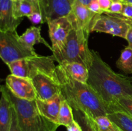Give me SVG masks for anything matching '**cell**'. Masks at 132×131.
<instances>
[{
	"instance_id": "obj_26",
	"label": "cell",
	"mask_w": 132,
	"mask_h": 131,
	"mask_svg": "<svg viewBox=\"0 0 132 131\" xmlns=\"http://www.w3.org/2000/svg\"><path fill=\"white\" fill-rule=\"evenodd\" d=\"M12 123L9 131H23L19 125L16 112L12 104Z\"/></svg>"
},
{
	"instance_id": "obj_21",
	"label": "cell",
	"mask_w": 132,
	"mask_h": 131,
	"mask_svg": "<svg viewBox=\"0 0 132 131\" xmlns=\"http://www.w3.org/2000/svg\"><path fill=\"white\" fill-rule=\"evenodd\" d=\"M73 109L68 101L63 98L59 109L58 116V125L67 127L74 120Z\"/></svg>"
},
{
	"instance_id": "obj_9",
	"label": "cell",
	"mask_w": 132,
	"mask_h": 131,
	"mask_svg": "<svg viewBox=\"0 0 132 131\" xmlns=\"http://www.w3.org/2000/svg\"><path fill=\"white\" fill-rule=\"evenodd\" d=\"M37 99L46 100L61 92V89L55 76L39 73L32 79Z\"/></svg>"
},
{
	"instance_id": "obj_34",
	"label": "cell",
	"mask_w": 132,
	"mask_h": 131,
	"mask_svg": "<svg viewBox=\"0 0 132 131\" xmlns=\"http://www.w3.org/2000/svg\"><path fill=\"white\" fill-rule=\"evenodd\" d=\"M111 131H122V130H121L120 128H119L118 127H117V126L116 125H114V127H113V129L112 130H111Z\"/></svg>"
},
{
	"instance_id": "obj_33",
	"label": "cell",
	"mask_w": 132,
	"mask_h": 131,
	"mask_svg": "<svg viewBox=\"0 0 132 131\" xmlns=\"http://www.w3.org/2000/svg\"><path fill=\"white\" fill-rule=\"evenodd\" d=\"M77 1H78L79 2L81 3V4H82V5L88 6L93 0H77Z\"/></svg>"
},
{
	"instance_id": "obj_35",
	"label": "cell",
	"mask_w": 132,
	"mask_h": 131,
	"mask_svg": "<svg viewBox=\"0 0 132 131\" xmlns=\"http://www.w3.org/2000/svg\"><path fill=\"white\" fill-rule=\"evenodd\" d=\"M128 3L132 5V0H125V3Z\"/></svg>"
},
{
	"instance_id": "obj_22",
	"label": "cell",
	"mask_w": 132,
	"mask_h": 131,
	"mask_svg": "<svg viewBox=\"0 0 132 131\" xmlns=\"http://www.w3.org/2000/svg\"><path fill=\"white\" fill-rule=\"evenodd\" d=\"M117 67L127 74L132 73V48H125L117 61Z\"/></svg>"
},
{
	"instance_id": "obj_7",
	"label": "cell",
	"mask_w": 132,
	"mask_h": 131,
	"mask_svg": "<svg viewBox=\"0 0 132 131\" xmlns=\"http://www.w3.org/2000/svg\"><path fill=\"white\" fill-rule=\"evenodd\" d=\"M131 26L128 18L120 14L104 12L97 15L93 22L91 32H101L120 37L126 39Z\"/></svg>"
},
{
	"instance_id": "obj_32",
	"label": "cell",
	"mask_w": 132,
	"mask_h": 131,
	"mask_svg": "<svg viewBox=\"0 0 132 131\" xmlns=\"http://www.w3.org/2000/svg\"><path fill=\"white\" fill-rule=\"evenodd\" d=\"M129 20H130V23H131V26H130V30H129L128 32L126 40H127L128 43V46L132 48V19H129Z\"/></svg>"
},
{
	"instance_id": "obj_23",
	"label": "cell",
	"mask_w": 132,
	"mask_h": 131,
	"mask_svg": "<svg viewBox=\"0 0 132 131\" xmlns=\"http://www.w3.org/2000/svg\"><path fill=\"white\" fill-rule=\"evenodd\" d=\"M108 113L114 111H125L132 116V96L120 98L116 102L108 106Z\"/></svg>"
},
{
	"instance_id": "obj_6",
	"label": "cell",
	"mask_w": 132,
	"mask_h": 131,
	"mask_svg": "<svg viewBox=\"0 0 132 131\" xmlns=\"http://www.w3.org/2000/svg\"><path fill=\"white\" fill-rule=\"evenodd\" d=\"M37 55L34 48L30 47L21 40L16 30L0 32V57L6 65Z\"/></svg>"
},
{
	"instance_id": "obj_17",
	"label": "cell",
	"mask_w": 132,
	"mask_h": 131,
	"mask_svg": "<svg viewBox=\"0 0 132 131\" xmlns=\"http://www.w3.org/2000/svg\"><path fill=\"white\" fill-rule=\"evenodd\" d=\"M20 39L24 43L31 48H34L36 44L41 43L52 51V46H50L47 41L41 36V26H30L20 36Z\"/></svg>"
},
{
	"instance_id": "obj_15",
	"label": "cell",
	"mask_w": 132,
	"mask_h": 131,
	"mask_svg": "<svg viewBox=\"0 0 132 131\" xmlns=\"http://www.w3.org/2000/svg\"><path fill=\"white\" fill-rule=\"evenodd\" d=\"M0 100V131H9L12 123V104L6 92V86H1Z\"/></svg>"
},
{
	"instance_id": "obj_5",
	"label": "cell",
	"mask_w": 132,
	"mask_h": 131,
	"mask_svg": "<svg viewBox=\"0 0 132 131\" xmlns=\"http://www.w3.org/2000/svg\"><path fill=\"white\" fill-rule=\"evenodd\" d=\"M54 56H39L16 60L8 66L11 74L32 80L39 73L53 75L56 66Z\"/></svg>"
},
{
	"instance_id": "obj_30",
	"label": "cell",
	"mask_w": 132,
	"mask_h": 131,
	"mask_svg": "<svg viewBox=\"0 0 132 131\" xmlns=\"http://www.w3.org/2000/svg\"><path fill=\"white\" fill-rule=\"evenodd\" d=\"M67 131H82L81 126L76 119H74L69 125L67 126Z\"/></svg>"
},
{
	"instance_id": "obj_11",
	"label": "cell",
	"mask_w": 132,
	"mask_h": 131,
	"mask_svg": "<svg viewBox=\"0 0 132 131\" xmlns=\"http://www.w3.org/2000/svg\"><path fill=\"white\" fill-rule=\"evenodd\" d=\"M8 89L16 97L23 100L33 101L37 98L36 90L32 80L10 74L6 78Z\"/></svg>"
},
{
	"instance_id": "obj_2",
	"label": "cell",
	"mask_w": 132,
	"mask_h": 131,
	"mask_svg": "<svg viewBox=\"0 0 132 131\" xmlns=\"http://www.w3.org/2000/svg\"><path fill=\"white\" fill-rule=\"evenodd\" d=\"M55 76L62 95L72 108L82 110L93 119L108 114L105 103L88 83L73 79L61 64L56 66Z\"/></svg>"
},
{
	"instance_id": "obj_27",
	"label": "cell",
	"mask_w": 132,
	"mask_h": 131,
	"mask_svg": "<svg viewBox=\"0 0 132 131\" xmlns=\"http://www.w3.org/2000/svg\"><path fill=\"white\" fill-rule=\"evenodd\" d=\"M122 8H123V3L113 1L108 11L106 12L112 13V14H121Z\"/></svg>"
},
{
	"instance_id": "obj_25",
	"label": "cell",
	"mask_w": 132,
	"mask_h": 131,
	"mask_svg": "<svg viewBox=\"0 0 132 131\" xmlns=\"http://www.w3.org/2000/svg\"><path fill=\"white\" fill-rule=\"evenodd\" d=\"M27 17L33 24H42V23L46 22L41 12H34L31 15H28Z\"/></svg>"
},
{
	"instance_id": "obj_31",
	"label": "cell",
	"mask_w": 132,
	"mask_h": 131,
	"mask_svg": "<svg viewBox=\"0 0 132 131\" xmlns=\"http://www.w3.org/2000/svg\"><path fill=\"white\" fill-rule=\"evenodd\" d=\"M98 1H99L101 8L104 11V12L108 11L113 2L112 0H98Z\"/></svg>"
},
{
	"instance_id": "obj_3",
	"label": "cell",
	"mask_w": 132,
	"mask_h": 131,
	"mask_svg": "<svg viewBox=\"0 0 132 131\" xmlns=\"http://www.w3.org/2000/svg\"><path fill=\"white\" fill-rule=\"evenodd\" d=\"M6 92L16 112L20 128L23 131H56L58 125L42 115L36 100L29 101L16 97L6 86Z\"/></svg>"
},
{
	"instance_id": "obj_4",
	"label": "cell",
	"mask_w": 132,
	"mask_h": 131,
	"mask_svg": "<svg viewBox=\"0 0 132 131\" xmlns=\"http://www.w3.org/2000/svg\"><path fill=\"white\" fill-rule=\"evenodd\" d=\"M89 33L80 29L71 30L64 46L57 53H53L58 64L76 62L90 69L93 62V51L88 46Z\"/></svg>"
},
{
	"instance_id": "obj_24",
	"label": "cell",
	"mask_w": 132,
	"mask_h": 131,
	"mask_svg": "<svg viewBox=\"0 0 132 131\" xmlns=\"http://www.w3.org/2000/svg\"><path fill=\"white\" fill-rule=\"evenodd\" d=\"M94 119L98 128V131H111L113 129L114 124L107 115L100 116Z\"/></svg>"
},
{
	"instance_id": "obj_37",
	"label": "cell",
	"mask_w": 132,
	"mask_h": 131,
	"mask_svg": "<svg viewBox=\"0 0 132 131\" xmlns=\"http://www.w3.org/2000/svg\"><path fill=\"white\" fill-rule=\"evenodd\" d=\"M32 1H34V2L37 3L39 4V0H32Z\"/></svg>"
},
{
	"instance_id": "obj_16",
	"label": "cell",
	"mask_w": 132,
	"mask_h": 131,
	"mask_svg": "<svg viewBox=\"0 0 132 131\" xmlns=\"http://www.w3.org/2000/svg\"><path fill=\"white\" fill-rule=\"evenodd\" d=\"M66 71L76 80L88 83L89 77V69L82 64L76 62H63L61 63Z\"/></svg>"
},
{
	"instance_id": "obj_18",
	"label": "cell",
	"mask_w": 132,
	"mask_h": 131,
	"mask_svg": "<svg viewBox=\"0 0 132 131\" xmlns=\"http://www.w3.org/2000/svg\"><path fill=\"white\" fill-rule=\"evenodd\" d=\"M35 12H41L39 4L32 0H19L14 2V12L17 18L28 17Z\"/></svg>"
},
{
	"instance_id": "obj_14",
	"label": "cell",
	"mask_w": 132,
	"mask_h": 131,
	"mask_svg": "<svg viewBox=\"0 0 132 131\" xmlns=\"http://www.w3.org/2000/svg\"><path fill=\"white\" fill-rule=\"evenodd\" d=\"M63 98L61 92L49 100H41L36 98V102L39 113L48 119L58 125L59 109Z\"/></svg>"
},
{
	"instance_id": "obj_19",
	"label": "cell",
	"mask_w": 132,
	"mask_h": 131,
	"mask_svg": "<svg viewBox=\"0 0 132 131\" xmlns=\"http://www.w3.org/2000/svg\"><path fill=\"white\" fill-rule=\"evenodd\" d=\"M107 116L122 131H132V116L125 111H114Z\"/></svg>"
},
{
	"instance_id": "obj_38",
	"label": "cell",
	"mask_w": 132,
	"mask_h": 131,
	"mask_svg": "<svg viewBox=\"0 0 132 131\" xmlns=\"http://www.w3.org/2000/svg\"><path fill=\"white\" fill-rule=\"evenodd\" d=\"M12 1L13 2H16V1H19V0H12Z\"/></svg>"
},
{
	"instance_id": "obj_12",
	"label": "cell",
	"mask_w": 132,
	"mask_h": 131,
	"mask_svg": "<svg viewBox=\"0 0 132 131\" xmlns=\"http://www.w3.org/2000/svg\"><path fill=\"white\" fill-rule=\"evenodd\" d=\"M45 21L67 16L72 11L75 0H39Z\"/></svg>"
},
{
	"instance_id": "obj_13",
	"label": "cell",
	"mask_w": 132,
	"mask_h": 131,
	"mask_svg": "<svg viewBox=\"0 0 132 131\" xmlns=\"http://www.w3.org/2000/svg\"><path fill=\"white\" fill-rule=\"evenodd\" d=\"M23 18H17L12 0H0V32L15 31Z\"/></svg>"
},
{
	"instance_id": "obj_36",
	"label": "cell",
	"mask_w": 132,
	"mask_h": 131,
	"mask_svg": "<svg viewBox=\"0 0 132 131\" xmlns=\"http://www.w3.org/2000/svg\"><path fill=\"white\" fill-rule=\"evenodd\" d=\"M112 1H119V2H121V3H125V0H112Z\"/></svg>"
},
{
	"instance_id": "obj_20",
	"label": "cell",
	"mask_w": 132,
	"mask_h": 131,
	"mask_svg": "<svg viewBox=\"0 0 132 131\" xmlns=\"http://www.w3.org/2000/svg\"><path fill=\"white\" fill-rule=\"evenodd\" d=\"M74 119L81 126L82 131H98L94 119L82 110L72 108Z\"/></svg>"
},
{
	"instance_id": "obj_8",
	"label": "cell",
	"mask_w": 132,
	"mask_h": 131,
	"mask_svg": "<svg viewBox=\"0 0 132 131\" xmlns=\"http://www.w3.org/2000/svg\"><path fill=\"white\" fill-rule=\"evenodd\" d=\"M46 23L52 42V51L55 53L63 47L70 32L73 28V26L68 15L47 21Z\"/></svg>"
},
{
	"instance_id": "obj_29",
	"label": "cell",
	"mask_w": 132,
	"mask_h": 131,
	"mask_svg": "<svg viewBox=\"0 0 132 131\" xmlns=\"http://www.w3.org/2000/svg\"><path fill=\"white\" fill-rule=\"evenodd\" d=\"M122 15L126 18L132 19V5L128 3H123V8H122Z\"/></svg>"
},
{
	"instance_id": "obj_1",
	"label": "cell",
	"mask_w": 132,
	"mask_h": 131,
	"mask_svg": "<svg viewBox=\"0 0 132 131\" xmlns=\"http://www.w3.org/2000/svg\"><path fill=\"white\" fill-rule=\"evenodd\" d=\"M93 62L89 69L88 83L98 96L108 105L123 96H132V79L116 73L93 51Z\"/></svg>"
},
{
	"instance_id": "obj_28",
	"label": "cell",
	"mask_w": 132,
	"mask_h": 131,
	"mask_svg": "<svg viewBox=\"0 0 132 131\" xmlns=\"http://www.w3.org/2000/svg\"><path fill=\"white\" fill-rule=\"evenodd\" d=\"M88 7L92 12L97 14V15H101V14H104V11L101 8L98 0H93L90 3V5L88 6Z\"/></svg>"
},
{
	"instance_id": "obj_10",
	"label": "cell",
	"mask_w": 132,
	"mask_h": 131,
	"mask_svg": "<svg viewBox=\"0 0 132 131\" xmlns=\"http://www.w3.org/2000/svg\"><path fill=\"white\" fill-rule=\"evenodd\" d=\"M96 15L97 14L92 12L87 6L75 0L72 6V11L68 16L73 28L82 30L90 34Z\"/></svg>"
}]
</instances>
